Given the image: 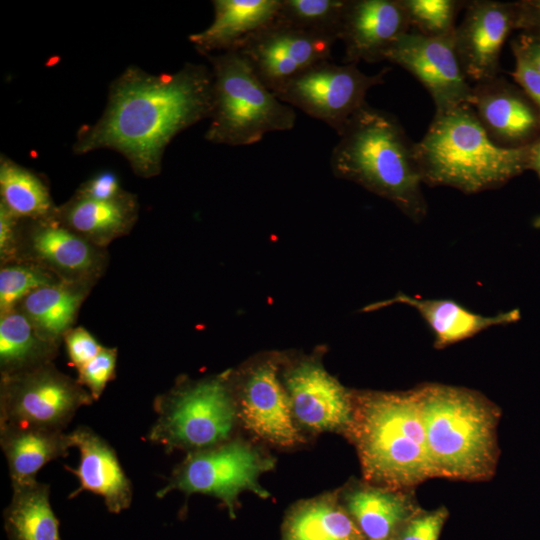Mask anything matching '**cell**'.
I'll return each mask as SVG.
<instances>
[{"label":"cell","instance_id":"1","mask_svg":"<svg viewBox=\"0 0 540 540\" xmlns=\"http://www.w3.org/2000/svg\"><path fill=\"white\" fill-rule=\"evenodd\" d=\"M212 105L213 75L204 65L157 75L130 67L111 84L104 113L78 132L73 148L77 154L113 149L135 173L152 177L171 140L209 118Z\"/></svg>","mask_w":540,"mask_h":540},{"label":"cell","instance_id":"2","mask_svg":"<svg viewBox=\"0 0 540 540\" xmlns=\"http://www.w3.org/2000/svg\"><path fill=\"white\" fill-rule=\"evenodd\" d=\"M333 174L392 202L415 222L427 214L416 147L398 119L367 102L338 134Z\"/></svg>","mask_w":540,"mask_h":540},{"label":"cell","instance_id":"3","mask_svg":"<svg viewBox=\"0 0 540 540\" xmlns=\"http://www.w3.org/2000/svg\"><path fill=\"white\" fill-rule=\"evenodd\" d=\"M531 146L495 144L468 103L435 113L415 144L423 183L466 194L499 188L529 168Z\"/></svg>","mask_w":540,"mask_h":540},{"label":"cell","instance_id":"4","mask_svg":"<svg viewBox=\"0 0 540 540\" xmlns=\"http://www.w3.org/2000/svg\"><path fill=\"white\" fill-rule=\"evenodd\" d=\"M353 406L348 430L367 480L399 489L435 477L415 389L365 392Z\"/></svg>","mask_w":540,"mask_h":540},{"label":"cell","instance_id":"5","mask_svg":"<svg viewBox=\"0 0 540 540\" xmlns=\"http://www.w3.org/2000/svg\"><path fill=\"white\" fill-rule=\"evenodd\" d=\"M415 390L434 476L488 478L497 460L495 406L465 388L427 384Z\"/></svg>","mask_w":540,"mask_h":540},{"label":"cell","instance_id":"6","mask_svg":"<svg viewBox=\"0 0 540 540\" xmlns=\"http://www.w3.org/2000/svg\"><path fill=\"white\" fill-rule=\"evenodd\" d=\"M213 75V105L207 141L246 146L267 133L291 130L294 109L280 101L257 77L239 51L206 56Z\"/></svg>","mask_w":540,"mask_h":540},{"label":"cell","instance_id":"7","mask_svg":"<svg viewBox=\"0 0 540 540\" xmlns=\"http://www.w3.org/2000/svg\"><path fill=\"white\" fill-rule=\"evenodd\" d=\"M156 421L147 439L166 450L191 452L223 444L231 434L236 406L226 380L186 384L155 399Z\"/></svg>","mask_w":540,"mask_h":540},{"label":"cell","instance_id":"8","mask_svg":"<svg viewBox=\"0 0 540 540\" xmlns=\"http://www.w3.org/2000/svg\"><path fill=\"white\" fill-rule=\"evenodd\" d=\"M93 398L77 381L50 363L2 376L0 425L63 431Z\"/></svg>","mask_w":540,"mask_h":540},{"label":"cell","instance_id":"9","mask_svg":"<svg viewBox=\"0 0 540 540\" xmlns=\"http://www.w3.org/2000/svg\"><path fill=\"white\" fill-rule=\"evenodd\" d=\"M273 462L252 447L233 441L191 452L173 472L168 484L157 492L164 497L173 490L188 495L202 493L220 499L232 518L240 492L251 490L261 497L268 496L257 482L259 475L269 470Z\"/></svg>","mask_w":540,"mask_h":540},{"label":"cell","instance_id":"10","mask_svg":"<svg viewBox=\"0 0 540 540\" xmlns=\"http://www.w3.org/2000/svg\"><path fill=\"white\" fill-rule=\"evenodd\" d=\"M388 71L385 68L367 75L357 64L337 65L325 60L297 75L274 94L283 103L324 122L339 134L366 103L367 92L384 83Z\"/></svg>","mask_w":540,"mask_h":540},{"label":"cell","instance_id":"11","mask_svg":"<svg viewBox=\"0 0 540 540\" xmlns=\"http://www.w3.org/2000/svg\"><path fill=\"white\" fill-rule=\"evenodd\" d=\"M336 38L279 20L250 37L238 50L273 93L308 68L330 60Z\"/></svg>","mask_w":540,"mask_h":540},{"label":"cell","instance_id":"12","mask_svg":"<svg viewBox=\"0 0 540 540\" xmlns=\"http://www.w3.org/2000/svg\"><path fill=\"white\" fill-rule=\"evenodd\" d=\"M384 60L402 67L424 86L435 113L470 104L472 86L458 61L454 36L432 38L408 32L388 50Z\"/></svg>","mask_w":540,"mask_h":540},{"label":"cell","instance_id":"13","mask_svg":"<svg viewBox=\"0 0 540 540\" xmlns=\"http://www.w3.org/2000/svg\"><path fill=\"white\" fill-rule=\"evenodd\" d=\"M516 24V2H466L464 17L455 29L454 48L467 79L476 84L498 76L502 47Z\"/></svg>","mask_w":540,"mask_h":540},{"label":"cell","instance_id":"14","mask_svg":"<svg viewBox=\"0 0 540 540\" xmlns=\"http://www.w3.org/2000/svg\"><path fill=\"white\" fill-rule=\"evenodd\" d=\"M294 417L314 431L348 430L353 421V398L315 362H302L285 375Z\"/></svg>","mask_w":540,"mask_h":540},{"label":"cell","instance_id":"15","mask_svg":"<svg viewBox=\"0 0 540 540\" xmlns=\"http://www.w3.org/2000/svg\"><path fill=\"white\" fill-rule=\"evenodd\" d=\"M410 22L400 0H348L339 40L344 43V63L383 61Z\"/></svg>","mask_w":540,"mask_h":540},{"label":"cell","instance_id":"16","mask_svg":"<svg viewBox=\"0 0 540 540\" xmlns=\"http://www.w3.org/2000/svg\"><path fill=\"white\" fill-rule=\"evenodd\" d=\"M470 105L490 139L501 147L531 145L540 130L535 104L499 76L472 86Z\"/></svg>","mask_w":540,"mask_h":540},{"label":"cell","instance_id":"17","mask_svg":"<svg viewBox=\"0 0 540 540\" xmlns=\"http://www.w3.org/2000/svg\"><path fill=\"white\" fill-rule=\"evenodd\" d=\"M240 417L257 436L280 446L302 439L293 421L287 391L277 376V367L264 362L250 371L240 395Z\"/></svg>","mask_w":540,"mask_h":540},{"label":"cell","instance_id":"18","mask_svg":"<svg viewBox=\"0 0 540 540\" xmlns=\"http://www.w3.org/2000/svg\"><path fill=\"white\" fill-rule=\"evenodd\" d=\"M74 447L80 452L76 469L66 467L79 480V488L69 497L89 491L103 498L107 510L118 514L132 502V486L123 471L113 448L88 427L80 426L71 432Z\"/></svg>","mask_w":540,"mask_h":540},{"label":"cell","instance_id":"19","mask_svg":"<svg viewBox=\"0 0 540 540\" xmlns=\"http://www.w3.org/2000/svg\"><path fill=\"white\" fill-rule=\"evenodd\" d=\"M214 19L189 41L204 56L238 50L250 37L272 24L281 0H214Z\"/></svg>","mask_w":540,"mask_h":540},{"label":"cell","instance_id":"20","mask_svg":"<svg viewBox=\"0 0 540 540\" xmlns=\"http://www.w3.org/2000/svg\"><path fill=\"white\" fill-rule=\"evenodd\" d=\"M29 247L36 259L68 281L83 282L100 268V254L94 244L54 218L33 226Z\"/></svg>","mask_w":540,"mask_h":540},{"label":"cell","instance_id":"21","mask_svg":"<svg viewBox=\"0 0 540 540\" xmlns=\"http://www.w3.org/2000/svg\"><path fill=\"white\" fill-rule=\"evenodd\" d=\"M0 444L12 487L35 481L44 465L66 457L74 447L71 433L18 425H0Z\"/></svg>","mask_w":540,"mask_h":540},{"label":"cell","instance_id":"22","mask_svg":"<svg viewBox=\"0 0 540 540\" xmlns=\"http://www.w3.org/2000/svg\"><path fill=\"white\" fill-rule=\"evenodd\" d=\"M393 303L404 304L418 311L434 333V346L438 349L473 337L490 327L510 324L519 319L518 310L482 316L450 299H424L403 293L378 306Z\"/></svg>","mask_w":540,"mask_h":540},{"label":"cell","instance_id":"23","mask_svg":"<svg viewBox=\"0 0 540 540\" xmlns=\"http://www.w3.org/2000/svg\"><path fill=\"white\" fill-rule=\"evenodd\" d=\"M345 508L365 540H393L419 509L398 489L359 487L345 497Z\"/></svg>","mask_w":540,"mask_h":540},{"label":"cell","instance_id":"24","mask_svg":"<svg viewBox=\"0 0 540 540\" xmlns=\"http://www.w3.org/2000/svg\"><path fill=\"white\" fill-rule=\"evenodd\" d=\"M61 223L96 246L106 245L124 235L136 218V203L131 195L110 201L75 196L57 212Z\"/></svg>","mask_w":540,"mask_h":540},{"label":"cell","instance_id":"25","mask_svg":"<svg viewBox=\"0 0 540 540\" xmlns=\"http://www.w3.org/2000/svg\"><path fill=\"white\" fill-rule=\"evenodd\" d=\"M282 540H365L360 529L333 496L304 501L288 512Z\"/></svg>","mask_w":540,"mask_h":540},{"label":"cell","instance_id":"26","mask_svg":"<svg viewBox=\"0 0 540 540\" xmlns=\"http://www.w3.org/2000/svg\"><path fill=\"white\" fill-rule=\"evenodd\" d=\"M87 290L83 282L60 281L41 287L22 300V312L38 336L53 345L65 335Z\"/></svg>","mask_w":540,"mask_h":540},{"label":"cell","instance_id":"27","mask_svg":"<svg viewBox=\"0 0 540 540\" xmlns=\"http://www.w3.org/2000/svg\"><path fill=\"white\" fill-rule=\"evenodd\" d=\"M3 512L8 540H61L59 521L49 501L50 488L37 480L12 487Z\"/></svg>","mask_w":540,"mask_h":540},{"label":"cell","instance_id":"28","mask_svg":"<svg viewBox=\"0 0 540 540\" xmlns=\"http://www.w3.org/2000/svg\"><path fill=\"white\" fill-rule=\"evenodd\" d=\"M54 346L43 341L32 323L15 309L1 313L0 365L2 376L49 363Z\"/></svg>","mask_w":540,"mask_h":540},{"label":"cell","instance_id":"29","mask_svg":"<svg viewBox=\"0 0 540 540\" xmlns=\"http://www.w3.org/2000/svg\"><path fill=\"white\" fill-rule=\"evenodd\" d=\"M1 204L17 218L52 219L57 211L45 183L34 172L1 157Z\"/></svg>","mask_w":540,"mask_h":540},{"label":"cell","instance_id":"30","mask_svg":"<svg viewBox=\"0 0 540 540\" xmlns=\"http://www.w3.org/2000/svg\"><path fill=\"white\" fill-rule=\"evenodd\" d=\"M348 0H281L277 20L339 40Z\"/></svg>","mask_w":540,"mask_h":540},{"label":"cell","instance_id":"31","mask_svg":"<svg viewBox=\"0 0 540 540\" xmlns=\"http://www.w3.org/2000/svg\"><path fill=\"white\" fill-rule=\"evenodd\" d=\"M410 27L426 37L454 36L456 17L467 1L459 0H400Z\"/></svg>","mask_w":540,"mask_h":540},{"label":"cell","instance_id":"32","mask_svg":"<svg viewBox=\"0 0 540 540\" xmlns=\"http://www.w3.org/2000/svg\"><path fill=\"white\" fill-rule=\"evenodd\" d=\"M51 272L35 266L13 264L0 270L1 313L12 310L33 291L60 282Z\"/></svg>","mask_w":540,"mask_h":540},{"label":"cell","instance_id":"33","mask_svg":"<svg viewBox=\"0 0 540 540\" xmlns=\"http://www.w3.org/2000/svg\"><path fill=\"white\" fill-rule=\"evenodd\" d=\"M116 361V349L104 347L96 357L77 369V382L88 389L93 400L100 398L107 383L115 377Z\"/></svg>","mask_w":540,"mask_h":540},{"label":"cell","instance_id":"34","mask_svg":"<svg viewBox=\"0 0 540 540\" xmlns=\"http://www.w3.org/2000/svg\"><path fill=\"white\" fill-rule=\"evenodd\" d=\"M448 518L444 507L431 511L419 510L398 531L393 540H439Z\"/></svg>","mask_w":540,"mask_h":540},{"label":"cell","instance_id":"35","mask_svg":"<svg viewBox=\"0 0 540 540\" xmlns=\"http://www.w3.org/2000/svg\"><path fill=\"white\" fill-rule=\"evenodd\" d=\"M64 341L68 357L76 369L91 361L104 348L86 329L81 327L69 330L64 335Z\"/></svg>","mask_w":540,"mask_h":540},{"label":"cell","instance_id":"36","mask_svg":"<svg viewBox=\"0 0 540 540\" xmlns=\"http://www.w3.org/2000/svg\"><path fill=\"white\" fill-rule=\"evenodd\" d=\"M125 194L121 189L117 175L107 170L98 172L85 181L78 189L76 195L91 200L110 201L118 199Z\"/></svg>","mask_w":540,"mask_h":540},{"label":"cell","instance_id":"37","mask_svg":"<svg viewBox=\"0 0 540 540\" xmlns=\"http://www.w3.org/2000/svg\"><path fill=\"white\" fill-rule=\"evenodd\" d=\"M515 69L513 77L540 112V72L523 56L514 52Z\"/></svg>","mask_w":540,"mask_h":540},{"label":"cell","instance_id":"38","mask_svg":"<svg viewBox=\"0 0 540 540\" xmlns=\"http://www.w3.org/2000/svg\"><path fill=\"white\" fill-rule=\"evenodd\" d=\"M18 220L0 203V256L2 261H9L18 253Z\"/></svg>","mask_w":540,"mask_h":540},{"label":"cell","instance_id":"39","mask_svg":"<svg viewBox=\"0 0 540 540\" xmlns=\"http://www.w3.org/2000/svg\"><path fill=\"white\" fill-rule=\"evenodd\" d=\"M517 4L516 29L540 37V0H524Z\"/></svg>","mask_w":540,"mask_h":540},{"label":"cell","instance_id":"40","mask_svg":"<svg viewBox=\"0 0 540 540\" xmlns=\"http://www.w3.org/2000/svg\"><path fill=\"white\" fill-rule=\"evenodd\" d=\"M511 47L540 72V37L522 32L513 40Z\"/></svg>","mask_w":540,"mask_h":540},{"label":"cell","instance_id":"41","mask_svg":"<svg viewBox=\"0 0 540 540\" xmlns=\"http://www.w3.org/2000/svg\"><path fill=\"white\" fill-rule=\"evenodd\" d=\"M540 177V136L534 141L531 146L530 165Z\"/></svg>","mask_w":540,"mask_h":540}]
</instances>
